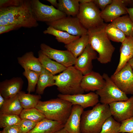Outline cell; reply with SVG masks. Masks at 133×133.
Instances as JSON below:
<instances>
[{
    "instance_id": "603a6c76",
    "label": "cell",
    "mask_w": 133,
    "mask_h": 133,
    "mask_svg": "<svg viewBox=\"0 0 133 133\" xmlns=\"http://www.w3.org/2000/svg\"><path fill=\"white\" fill-rule=\"evenodd\" d=\"M5 99V102L0 108V114H14L19 116L23 109L19 100L18 94L11 98Z\"/></svg>"
},
{
    "instance_id": "ba28073f",
    "label": "cell",
    "mask_w": 133,
    "mask_h": 133,
    "mask_svg": "<svg viewBox=\"0 0 133 133\" xmlns=\"http://www.w3.org/2000/svg\"><path fill=\"white\" fill-rule=\"evenodd\" d=\"M30 3L33 15L37 21L47 22L66 16L53 6L44 4L39 0H30Z\"/></svg>"
},
{
    "instance_id": "9c48e42d",
    "label": "cell",
    "mask_w": 133,
    "mask_h": 133,
    "mask_svg": "<svg viewBox=\"0 0 133 133\" xmlns=\"http://www.w3.org/2000/svg\"><path fill=\"white\" fill-rule=\"evenodd\" d=\"M46 23L49 26L73 35L81 37L87 34L88 30L83 26L76 17L66 16Z\"/></svg>"
},
{
    "instance_id": "7c38bea8",
    "label": "cell",
    "mask_w": 133,
    "mask_h": 133,
    "mask_svg": "<svg viewBox=\"0 0 133 133\" xmlns=\"http://www.w3.org/2000/svg\"><path fill=\"white\" fill-rule=\"evenodd\" d=\"M109 105L112 116L118 122L133 116V96L127 100L114 102Z\"/></svg>"
},
{
    "instance_id": "cb8c5ba5",
    "label": "cell",
    "mask_w": 133,
    "mask_h": 133,
    "mask_svg": "<svg viewBox=\"0 0 133 133\" xmlns=\"http://www.w3.org/2000/svg\"><path fill=\"white\" fill-rule=\"evenodd\" d=\"M89 44V37L87 34L65 45V47L77 58L82 53Z\"/></svg>"
},
{
    "instance_id": "8fae6325",
    "label": "cell",
    "mask_w": 133,
    "mask_h": 133,
    "mask_svg": "<svg viewBox=\"0 0 133 133\" xmlns=\"http://www.w3.org/2000/svg\"><path fill=\"white\" fill-rule=\"evenodd\" d=\"M41 50L48 57L68 67L74 65L76 58L69 51L53 49L44 43L40 46Z\"/></svg>"
},
{
    "instance_id": "bcb514c9",
    "label": "cell",
    "mask_w": 133,
    "mask_h": 133,
    "mask_svg": "<svg viewBox=\"0 0 133 133\" xmlns=\"http://www.w3.org/2000/svg\"><path fill=\"white\" fill-rule=\"evenodd\" d=\"M54 133H68L64 128H63Z\"/></svg>"
},
{
    "instance_id": "f35d334b",
    "label": "cell",
    "mask_w": 133,
    "mask_h": 133,
    "mask_svg": "<svg viewBox=\"0 0 133 133\" xmlns=\"http://www.w3.org/2000/svg\"><path fill=\"white\" fill-rule=\"evenodd\" d=\"M0 133H20L17 125H14L4 128Z\"/></svg>"
},
{
    "instance_id": "6da1fadb",
    "label": "cell",
    "mask_w": 133,
    "mask_h": 133,
    "mask_svg": "<svg viewBox=\"0 0 133 133\" xmlns=\"http://www.w3.org/2000/svg\"><path fill=\"white\" fill-rule=\"evenodd\" d=\"M10 24L16 25L18 29L38 26L32 12L30 0H24L18 5L0 8V26Z\"/></svg>"
},
{
    "instance_id": "ab89813d",
    "label": "cell",
    "mask_w": 133,
    "mask_h": 133,
    "mask_svg": "<svg viewBox=\"0 0 133 133\" xmlns=\"http://www.w3.org/2000/svg\"><path fill=\"white\" fill-rule=\"evenodd\" d=\"M18 29L16 25L13 24L0 26V34Z\"/></svg>"
},
{
    "instance_id": "e0dca14e",
    "label": "cell",
    "mask_w": 133,
    "mask_h": 133,
    "mask_svg": "<svg viewBox=\"0 0 133 133\" xmlns=\"http://www.w3.org/2000/svg\"><path fill=\"white\" fill-rule=\"evenodd\" d=\"M23 81L20 77H14L0 82V94L5 99L12 97L21 90Z\"/></svg>"
},
{
    "instance_id": "d6a6232c",
    "label": "cell",
    "mask_w": 133,
    "mask_h": 133,
    "mask_svg": "<svg viewBox=\"0 0 133 133\" xmlns=\"http://www.w3.org/2000/svg\"><path fill=\"white\" fill-rule=\"evenodd\" d=\"M121 124L111 116L105 121L100 133H119Z\"/></svg>"
},
{
    "instance_id": "ffe728a7",
    "label": "cell",
    "mask_w": 133,
    "mask_h": 133,
    "mask_svg": "<svg viewBox=\"0 0 133 133\" xmlns=\"http://www.w3.org/2000/svg\"><path fill=\"white\" fill-rule=\"evenodd\" d=\"M65 124L45 118L28 133H54L64 128Z\"/></svg>"
},
{
    "instance_id": "836d02e7",
    "label": "cell",
    "mask_w": 133,
    "mask_h": 133,
    "mask_svg": "<svg viewBox=\"0 0 133 133\" xmlns=\"http://www.w3.org/2000/svg\"><path fill=\"white\" fill-rule=\"evenodd\" d=\"M21 119L19 116L14 114H0V127L1 128L18 125Z\"/></svg>"
},
{
    "instance_id": "1f68e13d",
    "label": "cell",
    "mask_w": 133,
    "mask_h": 133,
    "mask_svg": "<svg viewBox=\"0 0 133 133\" xmlns=\"http://www.w3.org/2000/svg\"><path fill=\"white\" fill-rule=\"evenodd\" d=\"M24 69V71L23 74L27 79L28 81L27 90L28 93L30 94L35 90L40 72L32 71L26 68Z\"/></svg>"
},
{
    "instance_id": "7bdbcfd3",
    "label": "cell",
    "mask_w": 133,
    "mask_h": 133,
    "mask_svg": "<svg viewBox=\"0 0 133 133\" xmlns=\"http://www.w3.org/2000/svg\"><path fill=\"white\" fill-rule=\"evenodd\" d=\"M5 101V99L0 94V108L3 106Z\"/></svg>"
},
{
    "instance_id": "2e32d148",
    "label": "cell",
    "mask_w": 133,
    "mask_h": 133,
    "mask_svg": "<svg viewBox=\"0 0 133 133\" xmlns=\"http://www.w3.org/2000/svg\"><path fill=\"white\" fill-rule=\"evenodd\" d=\"M105 81L99 73L93 71L83 75L81 86L85 92L97 91L104 86Z\"/></svg>"
},
{
    "instance_id": "e575fe53",
    "label": "cell",
    "mask_w": 133,
    "mask_h": 133,
    "mask_svg": "<svg viewBox=\"0 0 133 133\" xmlns=\"http://www.w3.org/2000/svg\"><path fill=\"white\" fill-rule=\"evenodd\" d=\"M37 123L26 119H21L17 125L20 133H28L35 126Z\"/></svg>"
},
{
    "instance_id": "d4e9b609",
    "label": "cell",
    "mask_w": 133,
    "mask_h": 133,
    "mask_svg": "<svg viewBox=\"0 0 133 133\" xmlns=\"http://www.w3.org/2000/svg\"><path fill=\"white\" fill-rule=\"evenodd\" d=\"M57 9L68 16L76 17L80 7L79 0H58Z\"/></svg>"
},
{
    "instance_id": "ee69618b",
    "label": "cell",
    "mask_w": 133,
    "mask_h": 133,
    "mask_svg": "<svg viewBox=\"0 0 133 133\" xmlns=\"http://www.w3.org/2000/svg\"><path fill=\"white\" fill-rule=\"evenodd\" d=\"M93 0H79L80 4H85L92 2Z\"/></svg>"
},
{
    "instance_id": "30bf717a",
    "label": "cell",
    "mask_w": 133,
    "mask_h": 133,
    "mask_svg": "<svg viewBox=\"0 0 133 133\" xmlns=\"http://www.w3.org/2000/svg\"><path fill=\"white\" fill-rule=\"evenodd\" d=\"M133 70L127 63L118 72L110 77L111 80L126 94H133Z\"/></svg>"
},
{
    "instance_id": "484cf974",
    "label": "cell",
    "mask_w": 133,
    "mask_h": 133,
    "mask_svg": "<svg viewBox=\"0 0 133 133\" xmlns=\"http://www.w3.org/2000/svg\"><path fill=\"white\" fill-rule=\"evenodd\" d=\"M54 76L42 67L37 84L36 93L42 95L46 87L54 85Z\"/></svg>"
},
{
    "instance_id": "ac0fdd59",
    "label": "cell",
    "mask_w": 133,
    "mask_h": 133,
    "mask_svg": "<svg viewBox=\"0 0 133 133\" xmlns=\"http://www.w3.org/2000/svg\"><path fill=\"white\" fill-rule=\"evenodd\" d=\"M83 109L80 105H73L70 115L64 128L68 133H81L80 130L81 119Z\"/></svg>"
},
{
    "instance_id": "c3c4849f",
    "label": "cell",
    "mask_w": 133,
    "mask_h": 133,
    "mask_svg": "<svg viewBox=\"0 0 133 133\" xmlns=\"http://www.w3.org/2000/svg\"></svg>"
},
{
    "instance_id": "4316f807",
    "label": "cell",
    "mask_w": 133,
    "mask_h": 133,
    "mask_svg": "<svg viewBox=\"0 0 133 133\" xmlns=\"http://www.w3.org/2000/svg\"><path fill=\"white\" fill-rule=\"evenodd\" d=\"M126 36L133 37V22L128 14L120 17L110 23Z\"/></svg>"
},
{
    "instance_id": "d6986e66",
    "label": "cell",
    "mask_w": 133,
    "mask_h": 133,
    "mask_svg": "<svg viewBox=\"0 0 133 133\" xmlns=\"http://www.w3.org/2000/svg\"><path fill=\"white\" fill-rule=\"evenodd\" d=\"M120 57L117 67L114 74L119 71L133 57V37L126 36L120 48Z\"/></svg>"
},
{
    "instance_id": "8d00e7d4",
    "label": "cell",
    "mask_w": 133,
    "mask_h": 133,
    "mask_svg": "<svg viewBox=\"0 0 133 133\" xmlns=\"http://www.w3.org/2000/svg\"><path fill=\"white\" fill-rule=\"evenodd\" d=\"M23 1L24 0H0V8L18 5Z\"/></svg>"
},
{
    "instance_id": "9a60e30c",
    "label": "cell",
    "mask_w": 133,
    "mask_h": 133,
    "mask_svg": "<svg viewBox=\"0 0 133 133\" xmlns=\"http://www.w3.org/2000/svg\"><path fill=\"white\" fill-rule=\"evenodd\" d=\"M126 7L123 0H113L111 4L101 11L100 16L105 22H111L121 16L128 14Z\"/></svg>"
},
{
    "instance_id": "7a4b0ae2",
    "label": "cell",
    "mask_w": 133,
    "mask_h": 133,
    "mask_svg": "<svg viewBox=\"0 0 133 133\" xmlns=\"http://www.w3.org/2000/svg\"><path fill=\"white\" fill-rule=\"evenodd\" d=\"M107 24L104 23L99 26L88 30L89 44L98 53L97 60L102 64H106L111 61L115 49L106 33Z\"/></svg>"
},
{
    "instance_id": "7dc6e473",
    "label": "cell",
    "mask_w": 133,
    "mask_h": 133,
    "mask_svg": "<svg viewBox=\"0 0 133 133\" xmlns=\"http://www.w3.org/2000/svg\"><path fill=\"white\" fill-rule=\"evenodd\" d=\"M129 4L133 5V0H129Z\"/></svg>"
},
{
    "instance_id": "44dd1931",
    "label": "cell",
    "mask_w": 133,
    "mask_h": 133,
    "mask_svg": "<svg viewBox=\"0 0 133 133\" xmlns=\"http://www.w3.org/2000/svg\"><path fill=\"white\" fill-rule=\"evenodd\" d=\"M18 63L24 68L40 72L42 69L38 59L35 57L31 51L26 52L17 58Z\"/></svg>"
},
{
    "instance_id": "f6af8a7d",
    "label": "cell",
    "mask_w": 133,
    "mask_h": 133,
    "mask_svg": "<svg viewBox=\"0 0 133 133\" xmlns=\"http://www.w3.org/2000/svg\"><path fill=\"white\" fill-rule=\"evenodd\" d=\"M127 63L129 64L132 68L133 70V57L130 59Z\"/></svg>"
},
{
    "instance_id": "d590c367",
    "label": "cell",
    "mask_w": 133,
    "mask_h": 133,
    "mask_svg": "<svg viewBox=\"0 0 133 133\" xmlns=\"http://www.w3.org/2000/svg\"><path fill=\"white\" fill-rule=\"evenodd\" d=\"M119 133H133V116L121 122Z\"/></svg>"
},
{
    "instance_id": "4dcf8cb0",
    "label": "cell",
    "mask_w": 133,
    "mask_h": 133,
    "mask_svg": "<svg viewBox=\"0 0 133 133\" xmlns=\"http://www.w3.org/2000/svg\"><path fill=\"white\" fill-rule=\"evenodd\" d=\"M105 31L109 39L113 41L122 43L126 37L121 31L111 23L107 24Z\"/></svg>"
},
{
    "instance_id": "4fadbf2b",
    "label": "cell",
    "mask_w": 133,
    "mask_h": 133,
    "mask_svg": "<svg viewBox=\"0 0 133 133\" xmlns=\"http://www.w3.org/2000/svg\"><path fill=\"white\" fill-rule=\"evenodd\" d=\"M58 98L68 101L73 105L80 106L83 109L94 106L99 101V96L96 93L91 92L85 94H78L73 95H65L60 94Z\"/></svg>"
},
{
    "instance_id": "b9f144b4",
    "label": "cell",
    "mask_w": 133,
    "mask_h": 133,
    "mask_svg": "<svg viewBox=\"0 0 133 133\" xmlns=\"http://www.w3.org/2000/svg\"><path fill=\"white\" fill-rule=\"evenodd\" d=\"M47 1L49 2L51 4V5L57 8L58 6V2L56 0H47Z\"/></svg>"
},
{
    "instance_id": "5b68a950",
    "label": "cell",
    "mask_w": 133,
    "mask_h": 133,
    "mask_svg": "<svg viewBox=\"0 0 133 133\" xmlns=\"http://www.w3.org/2000/svg\"><path fill=\"white\" fill-rule=\"evenodd\" d=\"M72 106L70 102L58 98L45 101L40 100L35 108L46 118L65 123L70 115Z\"/></svg>"
},
{
    "instance_id": "5bb4252c",
    "label": "cell",
    "mask_w": 133,
    "mask_h": 133,
    "mask_svg": "<svg viewBox=\"0 0 133 133\" xmlns=\"http://www.w3.org/2000/svg\"><path fill=\"white\" fill-rule=\"evenodd\" d=\"M98 57L97 52L89 44L82 53L77 58L74 66L84 75L92 71V61Z\"/></svg>"
},
{
    "instance_id": "60d3db41",
    "label": "cell",
    "mask_w": 133,
    "mask_h": 133,
    "mask_svg": "<svg viewBox=\"0 0 133 133\" xmlns=\"http://www.w3.org/2000/svg\"><path fill=\"white\" fill-rule=\"evenodd\" d=\"M126 10L129 17L133 22V7L130 8H126Z\"/></svg>"
},
{
    "instance_id": "8992f818",
    "label": "cell",
    "mask_w": 133,
    "mask_h": 133,
    "mask_svg": "<svg viewBox=\"0 0 133 133\" xmlns=\"http://www.w3.org/2000/svg\"><path fill=\"white\" fill-rule=\"evenodd\" d=\"M93 1L85 4L80 3L79 12L76 16L83 26L87 30L104 23L100 16L101 11Z\"/></svg>"
},
{
    "instance_id": "7402d4cb",
    "label": "cell",
    "mask_w": 133,
    "mask_h": 133,
    "mask_svg": "<svg viewBox=\"0 0 133 133\" xmlns=\"http://www.w3.org/2000/svg\"><path fill=\"white\" fill-rule=\"evenodd\" d=\"M38 58L42 66L54 75L62 72L67 68L52 60L41 50L38 52Z\"/></svg>"
},
{
    "instance_id": "f546056e",
    "label": "cell",
    "mask_w": 133,
    "mask_h": 133,
    "mask_svg": "<svg viewBox=\"0 0 133 133\" xmlns=\"http://www.w3.org/2000/svg\"><path fill=\"white\" fill-rule=\"evenodd\" d=\"M19 116L21 119H26L36 123L46 118L44 115L35 108L23 109Z\"/></svg>"
},
{
    "instance_id": "52a82bcc",
    "label": "cell",
    "mask_w": 133,
    "mask_h": 133,
    "mask_svg": "<svg viewBox=\"0 0 133 133\" xmlns=\"http://www.w3.org/2000/svg\"><path fill=\"white\" fill-rule=\"evenodd\" d=\"M102 76L105 81L104 86L96 92L100 97L101 103L109 105L114 102L128 100L127 95L118 87L107 74L104 73Z\"/></svg>"
},
{
    "instance_id": "74e56055",
    "label": "cell",
    "mask_w": 133,
    "mask_h": 133,
    "mask_svg": "<svg viewBox=\"0 0 133 133\" xmlns=\"http://www.w3.org/2000/svg\"><path fill=\"white\" fill-rule=\"evenodd\" d=\"M113 0H93V2L101 11L103 10L108 5L111 4Z\"/></svg>"
},
{
    "instance_id": "3957f363",
    "label": "cell",
    "mask_w": 133,
    "mask_h": 133,
    "mask_svg": "<svg viewBox=\"0 0 133 133\" xmlns=\"http://www.w3.org/2000/svg\"><path fill=\"white\" fill-rule=\"evenodd\" d=\"M112 116L109 105L98 103L92 109L83 111L81 117V133H100L105 120Z\"/></svg>"
},
{
    "instance_id": "83f0119b",
    "label": "cell",
    "mask_w": 133,
    "mask_h": 133,
    "mask_svg": "<svg viewBox=\"0 0 133 133\" xmlns=\"http://www.w3.org/2000/svg\"><path fill=\"white\" fill-rule=\"evenodd\" d=\"M43 33L53 35L58 42L63 43L65 45L69 44L80 37L72 35L66 32L56 29L50 26L43 32Z\"/></svg>"
},
{
    "instance_id": "f1b7e54d",
    "label": "cell",
    "mask_w": 133,
    "mask_h": 133,
    "mask_svg": "<svg viewBox=\"0 0 133 133\" xmlns=\"http://www.w3.org/2000/svg\"><path fill=\"white\" fill-rule=\"evenodd\" d=\"M18 96L21 104L23 109L35 108L41 98L40 95L26 94L20 91L18 94Z\"/></svg>"
},
{
    "instance_id": "277c9868",
    "label": "cell",
    "mask_w": 133,
    "mask_h": 133,
    "mask_svg": "<svg viewBox=\"0 0 133 133\" xmlns=\"http://www.w3.org/2000/svg\"><path fill=\"white\" fill-rule=\"evenodd\" d=\"M83 76L74 66L67 67L59 74L54 76V85L63 95L83 94L84 91L81 86Z\"/></svg>"
}]
</instances>
